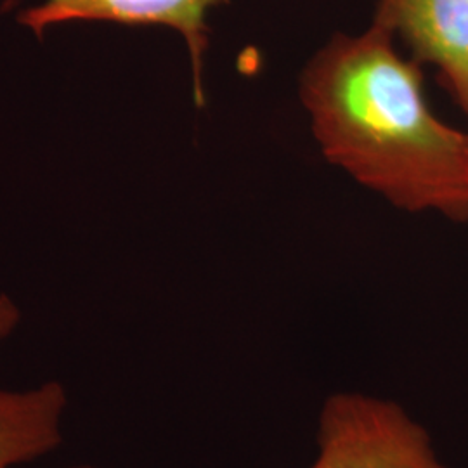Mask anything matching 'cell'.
<instances>
[{"mask_svg": "<svg viewBox=\"0 0 468 468\" xmlns=\"http://www.w3.org/2000/svg\"><path fill=\"white\" fill-rule=\"evenodd\" d=\"M371 23L307 63L302 102L324 156L408 212L468 218V134L435 115L417 61Z\"/></svg>", "mask_w": 468, "mask_h": 468, "instance_id": "6da1fadb", "label": "cell"}, {"mask_svg": "<svg viewBox=\"0 0 468 468\" xmlns=\"http://www.w3.org/2000/svg\"><path fill=\"white\" fill-rule=\"evenodd\" d=\"M309 468L450 467L398 402L338 392L319 411L318 454Z\"/></svg>", "mask_w": 468, "mask_h": 468, "instance_id": "7a4b0ae2", "label": "cell"}, {"mask_svg": "<svg viewBox=\"0 0 468 468\" xmlns=\"http://www.w3.org/2000/svg\"><path fill=\"white\" fill-rule=\"evenodd\" d=\"M17 0H5L4 11ZM224 0H46L23 11L17 21L42 37L50 25L67 21H110L129 27H168L185 37L193 67V92L203 106L201 69L208 49V13Z\"/></svg>", "mask_w": 468, "mask_h": 468, "instance_id": "3957f363", "label": "cell"}, {"mask_svg": "<svg viewBox=\"0 0 468 468\" xmlns=\"http://www.w3.org/2000/svg\"><path fill=\"white\" fill-rule=\"evenodd\" d=\"M373 23L399 37L419 65L437 68L468 112V0H378Z\"/></svg>", "mask_w": 468, "mask_h": 468, "instance_id": "277c9868", "label": "cell"}, {"mask_svg": "<svg viewBox=\"0 0 468 468\" xmlns=\"http://www.w3.org/2000/svg\"><path fill=\"white\" fill-rule=\"evenodd\" d=\"M68 392L58 380L0 388V468L30 463L63 444Z\"/></svg>", "mask_w": 468, "mask_h": 468, "instance_id": "5b68a950", "label": "cell"}, {"mask_svg": "<svg viewBox=\"0 0 468 468\" xmlns=\"http://www.w3.org/2000/svg\"><path fill=\"white\" fill-rule=\"evenodd\" d=\"M21 321V311L9 295L0 293V344L9 338Z\"/></svg>", "mask_w": 468, "mask_h": 468, "instance_id": "8992f818", "label": "cell"}, {"mask_svg": "<svg viewBox=\"0 0 468 468\" xmlns=\"http://www.w3.org/2000/svg\"><path fill=\"white\" fill-rule=\"evenodd\" d=\"M65 468H98V467H94V465H87V463H80V465H73V467H65Z\"/></svg>", "mask_w": 468, "mask_h": 468, "instance_id": "52a82bcc", "label": "cell"}]
</instances>
